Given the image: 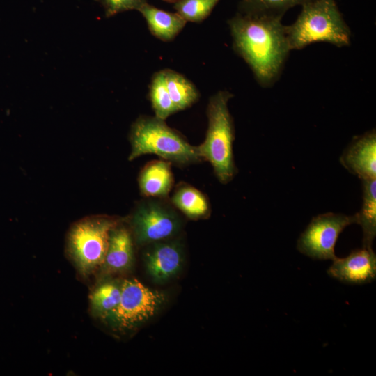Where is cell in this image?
Segmentation results:
<instances>
[{"label":"cell","mask_w":376,"mask_h":376,"mask_svg":"<svg viewBox=\"0 0 376 376\" xmlns=\"http://www.w3.org/2000/svg\"><path fill=\"white\" fill-rule=\"evenodd\" d=\"M145 18L150 32L164 41L174 38L184 28L186 21L177 13L159 9L146 2L138 9Z\"/></svg>","instance_id":"14"},{"label":"cell","mask_w":376,"mask_h":376,"mask_svg":"<svg viewBox=\"0 0 376 376\" xmlns=\"http://www.w3.org/2000/svg\"><path fill=\"white\" fill-rule=\"evenodd\" d=\"M134 262V244L131 232L119 224L111 231L109 244L102 267L107 273L130 269Z\"/></svg>","instance_id":"12"},{"label":"cell","mask_w":376,"mask_h":376,"mask_svg":"<svg viewBox=\"0 0 376 376\" xmlns=\"http://www.w3.org/2000/svg\"><path fill=\"white\" fill-rule=\"evenodd\" d=\"M310 0H241L240 12L281 16L293 6Z\"/></svg>","instance_id":"20"},{"label":"cell","mask_w":376,"mask_h":376,"mask_svg":"<svg viewBox=\"0 0 376 376\" xmlns=\"http://www.w3.org/2000/svg\"><path fill=\"white\" fill-rule=\"evenodd\" d=\"M169 95L177 111L187 109L198 98L195 86L183 75L171 70H164Z\"/></svg>","instance_id":"17"},{"label":"cell","mask_w":376,"mask_h":376,"mask_svg":"<svg viewBox=\"0 0 376 376\" xmlns=\"http://www.w3.org/2000/svg\"><path fill=\"white\" fill-rule=\"evenodd\" d=\"M147 198L136 205L130 219L135 242L140 246L171 239L182 228L180 217L165 198Z\"/></svg>","instance_id":"7"},{"label":"cell","mask_w":376,"mask_h":376,"mask_svg":"<svg viewBox=\"0 0 376 376\" xmlns=\"http://www.w3.org/2000/svg\"><path fill=\"white\" fill-rule=\"evenodd\" d=\"M228 91H219L210 99L208 127L204 141L198 146L203 159L208 161L219 181L230 182L237 173L233 155L235 130L228 104L233 97Z\"/></svg>","instance_id":"3"},{"label":"cell","mask_w":376,"mask_h":376,"mask_svg":"<svg viewBox=\"0 0 376 376\" xmlns=\"http://www.w3.org/2000/svg\"><path fill=\"white\" fill-rule=\"evenodd\" d=\"M281 18L240 12L228 21L234 49L263 87L278 79L290 51Z\"/></svg>","instance_id":"1"},{"label":"cell","mask_w":376,"mask_h":376,"mask_svg":"<svg viewBox=\"0 0 376 376\" xmlns=\"http://www.w3.org/2000/svg\"><path fill=\"white\" fill-rule=\"evenodd\" d=\"M104 8L107 17L122 12L136 10L146 2V0H95Z\"/></svg>","instance_id":"22"},{"label":"cell","mask_w":376,"mask_h":376,"mask_svg":"<svg viewBox=\"0 0 376 376\" xmlns=\"http://www.w3.org/2000/svg\"><path fill=\"white\" fill-rule=\"evenodd\" d=\"M150 97L155 117L165 120L177 111L167 90L164 70L157 72L153 76Z\"/></svg>","instance_id":"19"},{"label":"cell","mask_w":376,"mask_h":376,"mask_svg":"<svg viewBox=\"0 0 376 376\" xmlns=\"http://www.w3.org/2000/svg\"><path fill=\"white\" fill-rule=\"evenodd\" d=\"M120 220L94 217L75 224L68 237L69 251L82 274L102 266L107 253L111 230Z\"/></svg>","instance_id":"5"},{"label":"cell","mask_w":376,"mask_h":376,"mask_svg":"<svg viewBox=\"0 0 376 376\" xmlns=\"http://www.w3.org/2000/svg\"><path fill=\"white\" fill-rule=\"evenodd\" d=\"M171 204L191 219H204L211 212L207 198L195 187L180 183L171 198Z\"/></svg>","instance_id":"15"},{"label":"cell","mask_w":376,"mask_h":376,"mask_svg":"<svg viewBox=\"0 0 376 376\" xmlns=\"http://www.w3.org/2000/svg\"><path fill=\"white\" fill-rule=\"evenodd\" d=\"M339 161L345 169L361 180L376 178L375 130L354 137Z\"/></svg>","instance_id":"11"},{"label":"cell","mask_w":376,"mask_h":376,"mask_svg":"<svg viewBox=\"0 0 376 376\" xmlns=\"http://www.w3.org/2000/svg\"><path fill=\"white\" fill-rule=\"evenodd\" d=\"M301 7L295 22L285 26L290 51L301 49L319 42L338 47L350 45V30L335 0H310Z\"/></svg>","instance_id":"2"},{"label":"cell","mask_w":376,"mask_h":376,"mask_svg":"<svg viewBox=\"0 0 376 376\" xmlns=\"http://www.w3.org/2000/svg\"><path fill=\"white\" fill-rule=\"evenodd\" d=\"M121 283L107 281L97 285L90 295L92 311L97 315L107 318L119 304Z\"/></svg>","instance_id":"18"},{"label":"cell","mask_w":376,"mask_h":376,"mask_svg":"<svg viewBox=\"0 0 376 376\" xmlns=\"http://www.w3.org/2000/svg\"><path fill=\"white\" fill-rule=\"evenodd\" d=\"M328 274L348 284H364L376 277V256L372 248L353 250L347 257L336 258L329 268Z\"/></svg>","instance_id":"10"},{"label":"cell","mask_w":376,"mask_h":376,"mask_svg":"<svg viewBox=\"0 0 376 376\" xmlns=\"http://www.w3.org/2000/svg\"><path fill=\"white\" fill-rule=\"evenodd\" d=\"M363 202L360 211L356 213L357 224L363 231V246L372 248L376 235V178L363 180Z\"/></svg>","instance_id":"16"},{"label":"cell","mask_w":376,"mask_h":376,"mask_svg":"<svg viewBox=\"0 0 376 376\" xmlns=\"http://www.w3.org/2000/svg\"><path fill=\"white\" fill-rule=\"evenodd\" d=\"M165 1H171V2H173V3H174V2L176 1L177 0H165Z\"/></svg>","instance_id":"23"},{"label":"cell","mask_w":376,"mask_h":376,"mask_svg":"<svg viewBox=\"0 0 376 376\" xmlns=\"http://www.w3.org/2000/svg\"><path fill=\"white\" fill-rule=\"evenodd\" d=\"M220 0H177L173 8L186 22H201Z\"/></svg>","instance_id":"21"},{"label":"cell","mask_w":376,"mask_h":376,"mask_svg":"<svg viewBox=\"0 0 376 376\" xmlns=\"http://www.w3.org/2000/svg\"><path fill=\"white\" fill-rule=\"evenodd\" d=\"M141 193L146 197L166 198L173 185L171 163L156 160L148 163L139 176Z\"/></svg>","instance_id":"13"},{"label":"cell","mask_w":376,"mask_h":376,"mask_svg":"<svg viewBox=\"0 0 376 376\" xmlns=\"http://www.w3.org/2000/svg\"><path fill=\"white\" fill-rule=\"evenodd\" d=\"M128 159L154 154L178 166H187L203 160L198 146L191 145L180 134L157 117L141 116L132 125Z\"/></svg>","instance_id":"4"},{"label":"cell","mask_w":376,"mask_h":376,"mask_svg":"<svg viewBox=\"0 0 376 376\" xmlns=\"http://www.w3.org/2000/svg\"><path fill=\"white\" fill-rule=\"evenodd\" d=\"M352 224H357L356 214L327 212L315 216L300 235L297 248L311 258L334 260L337 258L334 249L338 236Z\"/></svg>","instance_id":"8"},{"label":"cell","mask_w":376,"mask_h":376,"mask_svg":"<svg viewBox=\"0 0 376 376\" xmlns=\"http://www.w3.org/2000/svg\"><path fill=\"white\" fill-rule=\"evenodd\" d=\"M143 260L146 272L154 283H166L182 269V244L172 238L148 244L143 253Z\"/></svg>","instance_id":"9"},{"label":"cell","mask_w":376,"mask_h":376,"mask_svg":"<svg viewBox=\"0 0 376 376\" xmlns=\"http://www.w3.org/2000/svg\"><path fill=\"white\" fill-rule=\"evenodd\" d=\"M166 300L165 292L135 279H125L121 283L119 304L107 319L118 330H132L152 318Z\"/></svg>","instance_id":"6"}]
</instances>
